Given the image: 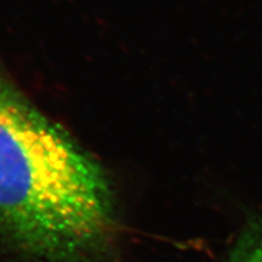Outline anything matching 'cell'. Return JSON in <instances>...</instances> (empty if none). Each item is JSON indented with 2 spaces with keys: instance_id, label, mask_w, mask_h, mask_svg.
I'll use <instances>...</instances> for the list:
<instances>
[{
  "instance_id": "obj_1",
  "label": "cell",
  "mask_w": 262,
  "mask_h": 262,
  "mask_svg": "<svg viewBox=\"0 0 262 262\" xmlns=\"http://www.w3.org/2000/svg\"><path fill=\"white\" fill-rule=\"evenodd\" d=\"M112 219L100 164L0 73V232L38 262H80Z\"/></svg>"
},
{
  "instance_id": "obj_2",
  "label": "cell",
  "mask_w": 262,
  "mask_h": 262,
  "mask_svg": "<svg viewBox=\"0 0 262 262\" xmlns=\"http://www.w3.org/2000/svg\"><path fill=\"white\" fill-rule=\"evenodd\" d=\"M224 262H262V217L245 226Z\"/></svg>"
}]
</instances>
